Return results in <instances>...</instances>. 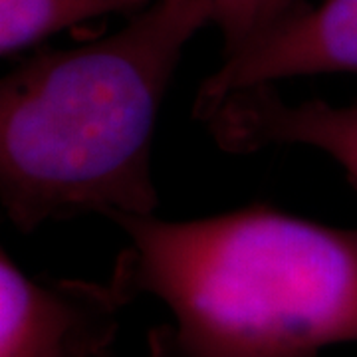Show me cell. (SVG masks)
I'll use <instances>...</instances> for the list:
<instances>
[{
  "label": "cell",
  "instance_id": "obj_1",
  "mask_svg": "<svg viewBox=\"0 0 357 357\" xmlns=\"http://www.w3.org/2000/svg\"><path fill=\"white\" fill-rule=\"evenodd\" d=\"M109 220L129 241L112 276L131 302L147 294L171 314L147 335V357H319L357 344V227L262 203Z\"/></svg>",
  "mask_w": 357,
  "mask_h": 357
},
{
  "label": "cell",
  "instance_id": "obj_2",
  "mask_svg": "<svg viewBox=\"0 0 357 357\" xmlns=\"http://www.w3.org/2000/svg\"><path fill=\"white\" fill-rule=\"evenodd\" d=\"M206 0H153L117 32L22 60L0 82V203L20 232L155 215L153 137Z\"/></svg>",
  "mask_w": 357,
  "mask_h": 357
},
{
  "label": "cell",
  "instance_id": "obj_3",
  "mask_svg": "<svg viewBox=\"0 0 357 357\" xmlns=\"http://www.w3.org/2000/svg\"><path fill=\"white\" fill-rule=\"evenodd\" d=\"M131 304L105 282L34 280L0 250V357L112 356L117 316Z\"/></svg>",
  "mask_w": 357,
  "mask_h": 357
},
{
  "label": "cell",
  "instance_id": "obj_4",
  "mask_svg": "<svg viewBox=\"0 0 357 357\" xmlns=\"http://www.w3.org/2000/svg\"><path fill=\"white\" fill-rule=\"evenodd\" d=\"M357 76V0H319L304 4L227 56L199 86L192 115L204 121L229 96L286 77Z\"/></svg>",
  "mask_w": 357,
  "mask_h": 357
},
{
  "label": "cell",
  "instance_id": "obj_5",
  "mask_svg": "<svg viewBox=\"0 0 357 357\" xmlns=\"http://www.w3.org/2000/svg\"><path fill=\"white\" fill-rule=\"evenodd\" d=\"M227 153H256L268 147L304 145L328 155L357 189V100L333 105L324 100H284L274 86L229 96L204 121Z\"/></svg>",
  "mask_w": 357,
  "mask_h": 357
},
{
  "label": "cell",
  "instance_id": "obj_6",
  "mask_svg": "<svg viewBox=\"0 0 357 357\" xmlns=\"http://www.w3.org/2000/svg\"><path fill=\"white\" fill-rule=\"evenodd\" d=\"M153 0H0V54L38 46L52 34L105 14H137Z\"/></svg>",
  "mask_w": 357,
  "mask_h": 357
},
{
  "label": "cell",
  "instance_id": "obj_7",
  "mask_svg": "<svg viewBox=\"0 0 357 357\" xmlns=\"http://www.w3.org/2000/svg\"><path fill=\"white\" fill-rule=\"evenodd\" d=\"M211 24L222 36L225 58L262 36L307 0H206Z\"/></svg>",
  "mask_w": 357,
  "mask_h": 357
},
{
  "label": "cell",
  "instance_id": "obj_8",
  "mask_svg": "<svg viewBox=\"0 0 357 357\" xmlns=\"http://www.w3.org/2000/svg\"><path fill=\"white\" fill-rule=\"evenodd\" d=\"M112 356H114V354H112ZM112 356H107V357H112Z\"/></svg>",
  "mask_w": 357,
  "mask_h": 357
},
{
  "label": "cell",
  "instance_id": "obj_9",
  "mask_svg": "<svg viewBox=\"0 0 357 357\" xmlns=\"http://www.w3.org/2000/svg\"><path fill=\"white\" fill-rule=\"evenodd\" d=\"M112 357H114V356H112Z\"/></svg>",
  "mask_w": 357,
  "mask_h": 357
}]
</instances>
